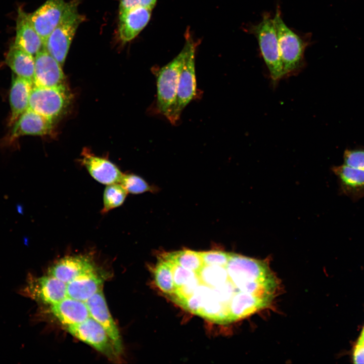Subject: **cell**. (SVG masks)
I'll use <instances>...</instances> for the list:
<instances>
[{
  "label": "cell",
  "mask_w": 364,
  "mask_h": 364,
  "mask_svg": "<svg viewBox=\"0 0 364 364\" xmlns=\"http://www.w3.org/2000/svg\"><path fill=\"white\" fill-rule=\"evenodd\" d=\"M188 36L180 52L170 62L155 72L157 109L159 113L167 119L176 102L180 74L192 39L190 36Z\"/></svg>",
  "instance_id": "cell-1"
},
{
  "label": "cell",
  "mask_w": 364,
  "mask_h": 364,
  "mask_svg": "<svg viewBox=\"0 0 364 364\" xmlns=\"http://www.w3.org/2000/svg\"><path fill=\"white\" fill-rule=\"evenodd\" d=\"M79 0L67 3L62 16L43 47L62 66L79 24L84 20L78 11Z\"/></svg>",
  "instance_id": "cell-2"
},
{
  "label": "cell",
  "mask_w": 364,
  "mask_h": 364,
  "mask_svg": "<svg viewBox=\"0 0 364 364\" xmlns=\"http://www.w3.org/2000/svg\"><path fill=\"white\" fill-rule=\"evenodd\" d=\"M276 29L284 76L298 71L303 65L307 43L285 23L278 8L273 18Z\"/></svg>",
  "instance_id": "cell-3"
},
{
  "label": "cell",
  "mask_w": 364,
  "mask_h": 364,
  "mask_svg": "<svg viewBox=\"0 0 364 364\" xmlns=\"http://www.w3.org/2000/svg\"><path fill=\"white\" fill-rule=\"evenodd\" d=\"M249 29L257 38L271 80L276 84L284 77V73L274 19L268 13H264L261 21Z\"/></svg>",
  "instance_id": "cell-4"
},
{
  "label": "cell",
  "mask_w": 364,
  "mask_h": 364,
  "mask_svg": "<svg viewBox=\"0 0 364 364\" xmlns=\"http://www.w3.org/2000/svg\"><path fill=\"white\" fill-rule=\"evenodd\" d=\"M70 99V94L64 84L53 87L34 85L28 108L54 120L64 113Z\"/></svg>",
  "instance_id": "cell-5"
},
{
  "label": "cell",
  "mask_w": 364,
  "mask_h": 364,
  "mask_svg": "<svg viewBox=\"0 0 364 364\" xmlns=\"http://www.w3.org/2000/svg\"><path fill=\"white\" fill-rule=\"evenodd\" d=\"M195 53L196 44L192 39L188 55L180 74L176 102L168 119L173 124H175L178 120L184 108L194 99L196 94Z\"/></svg>",
  "instance_id": "cell-6"
},
{
  "label": "cell",
  "mask_w": 364,
  "mask_h": 364,
  "mask_svg": "<svg viewBox=\"0 0 364 364\" xmlns=\"http://www.w3.org/2000/svg\"><path fill=\"white\" fill-rule=\"evenodd\" d=\"M72 336L88 344L110 359L118 354L103 327L91 316L78 324L65 326Z\"/></svg>",
  "instance_id": "cell-7"
},
{
  "label": "cell",
  "mask_w": 364,
  "mask_h": 364,
  "mask_svg": "<svg viewBox=\"0 0 364 364\" xmlns=\"http://www.w3.org/2000/svg\"><path fill=\"white\" fill-rule=\"evenodd\" d=\"M66 4L64 0H47L35 11L29 14L31 23L40 36L43 47L59 23Z\"/></svg>",
  "instance_id": "cell-8"
},
{
  "label": "cell",
  "mask_w": 364,
  "mask_h": 364,
  "mask_svg": "<svg viewBox=\"0 0 364 364\" xmlns=\"http://www.w3.org/2000/svg\"><path fill=\"white\" fill-rule=\"evenodd\" d=\"M34 59V85L53 87L64 84L62 66L44 48L37 53Z\"/></svg>",
  "instance_id": "cell-9"
},
{
  "label": "cell",
  "mask_w": 364,
  "mask_h": 364,
  "mask_svg": "<svg viewBox=\"0 0 364 364\" xmlns=\"http://www.w3.org/2000/svg\"><path fill=\"white\" fill-rule=\"evenodd\" d=\"M90 316L105 329L114 348L119 354L122 350V344L118 329L110 312L102 291H99L86 302Z\"/></svg>",
  "instance_id": "cell-10"
},
{
  "label": "cell",
  "mask_w": 364,
  "mask_h": 364,
  "mask_svg": "<svg viewBox=\"0 0 364 364\" xmlns=\"http://www.w3.org/2000/svg\"><path fill=\"white\" fill-rule=\"evenodd\" d=\"M27 289L32 298L50 305L67 297V284L49 275L33 280Z\"/></svg>",
  "instance_id": "cell-11"
},
{
  "label": "cell",
  "mask_w": 364,
  "mask_h": 364,
  "mask_svg": "<svg viewBox=\"0 0 364 364\" xmlns=\"http://www.w3.org/2000/svg\"><path fill=\"white\" fill-rule=\"evenodd\" d=\"M53 123L52 119L28 108L14 123L10 142L23 135L48 134L53 129Z\"/></svg>",
  "instance_id": "cell-12"
},
{
  "label": "cell",
  "mask_w": 364,
  "mask_h": 364,
  "mask_svg": "<svg viewBox=\"0 0 364 364\" xmlns=\"http://www.w3.org/2000/svg\"><path fill=\"white\" fill-rule=\"evenodd\" d=\"M81 155L82 164L97 181L107 185L120 182L123 174L113 163L95 156L86 149L83 151Z\"/></svg>",
  "instance_id": "cell-13"
},
{
  "label": "cell",
  "mask_w": 364,
  "mask_h": 364,
  "mask_svg": "<svg viewBox=\"0 0 364 364\" xmlns=\"http://www.w3.org/2000/svg\"><path fill=\"white\" fill-rule=\"evenodd\" d=\"M95 269L94 263L86 256H66L49 268L48 275L67 284L81 275Z\"/></svg>",
  "instance_id": "cell-14"
},
{
  "label": "cell",
  "mask_w": 364,
  "mask_h": 364,
  "mask_svg": "<svg viewBox=\"0 0 364 364\" xmlns=\"http://www.w3.org/2000/svg\"><path fill=\"white\" fill-rule=\"evenodd\" d=\"M14 43L34 57L43 48L42 40L31 23L29 14L26 13L21 7L17 11Z\"/></svg>",
  "instance_id": "cell-15"
},
{
  "label": "cell",
  "mask_w": 364,
  "mask_h": 364,
  "mask_svg": "<svg viewBox=\"0 0 364 364\" xmlns=\"http://www.w3.org/2000/svg\"><path fill=\"white\" fill-rule=\"evenodd\" d=\"M338 180L339 191L355 202L364 197V170L344 164L333 167Z\"/></svg>",
  "instance_id": "cell-16"
},
{
  "label": "cell",
  "mask_w": 364,
  "mask_h": 364,
  "mask_svg": "<svg viewBox=\"0 0 364 364\" xmlns=\"http://www.w3.org/2000/svg\"><path fill=\"white\" fill-rule=\"evenodd\" d=\"M152 9L139 7L119 15V36L124 43L134 38L149 23Z\"/></svg>",
  "instance_id": "cell-17"
},
{
  "label": "cell",
  "mask_w": 364,
  "mask_h": 364,
  "mask_svg": "<svg viewBox=\"0 0 364 364\" xmlns=\"http://www.w3.org/2000/svg\"><path fill=\"white\" fill-rule=\"evenodd\" d=\"M51 312L65 326L79 324L90 317L85 302L66 297L51 305Z\"/></svg>",
  "instance_id": "cell-18"
},
{
  "label": "cell",
  "mask_w": 364,
  "mask_h": 364,
  "mask_svg": "<svg viewBox=\"0 0 364 364\" xmlns=\"http://www.w3.org/2000/svg\"><path fill=\"white\" fill-rule=\"evenodd\" d=\"M103 279L95 269L76 277L67 284V296L86 302L102 289Z\"/></svg>",
  "instance_id": "cell-19"
},
{
  "label": "cell",
  "mask_w": 364,
  "mask_h": 364,
  "mask_svg": "<svg viewBox=\"0 0 364 364\" xmlns=\"http://www.w3.org/2000/svg\"><path fill=\"white\" fill-rule=\"evenodd\" d=\"M33 84V82L25 78L17 76L13 78L9 94L11 111L9 122L10 126L13 125L20 115L28 108Z\"/></svg>",
  "instance_id": "cell-20"
},
{
  "label": "cell",
  "mask_w": 364,
  "mask_h": 364,
  "mask_svg": "<svg viewBox=\"0 0 364 364\" xmlns=\"http://www.w3.org/2000/svg\"><path fill=\"white\" fill-rule=\"evenodd\" d=\"M5 63L16 76L33 83L35 67L33 56L13 43L7 53Z\"/></svg>",
  "instance_id": "cell-21"
},
{
  "label": "cell",
  "mask_w": 364,
  "mask_h": 364,
  "mask_svg": "<svg viewBox=\"0 0 364 364\" xmlns=\"http://www.w3.org/2000/svg\"><path fill=\"white\" fill-rule=\"evenodd\" d=\"M154 278L156 285L166 295L170 296L174 292L171 265L165 258L160 260L154 270Z\"/></svg>",
  "instance_id": "cell-22"
},
{
  "label": "cell",
  "mask_w": 364,
  "mask_h": 364,
  "mask_svg": "<svg viewBox=\"0 0 364 364\" xmlns=\"http://www.w3.org/2000/svg\"><path fill=\"white\" fill-rule=\"evenodd\" d=\"M164 258L193 271L198 270L203 264L200 252L190 250L170 253Z\"/></svg>",
  "instance_id": "cell-23"
},
{
  "label": "cell",
  "mask_w": 364,
  "mask_h": 364,
  "mask_svg": "<svg viewBox=\"0 0 364 364\" xmlns=\"http://www.w3.org/2000/svg\"><path fill=\"white\" fill-rule=\"evenodd\" d=\"M127 192L120 183L108 185L103 194L102 214L121 206L124 202Z\"/></svg>",
  "instance_id": "cell-24"
},
{
  "label": "cell",
  "mask_w": 364,
  "mask_h": 364,
  "mask_svg": "<svg viewBox=\"0 0 364 364\" xmlns=\"http://www.w3.org/2000/svg\"><path fill=\"white\" fill-rule=\"evenodd\" d=\"M119 183L131 194H138L150 190L149 186L143 179L132 174H123Z\"/></svg>",
  "instance_id": "cell-25"
},
{
  "label": "cell",
  "mask_w": 364,
  "mask_h": 364,
  "mask_svg": "<svg viewBox=\"0 0 364 364\" xmlns=\"http://www.w3.org/2000/svg\"><path fill=\"white\" fill-rule=\"evenodd\" d=\"M167 260L171 265L175 290L186 285L195 277V271L186 269L171 261Z\"/></svg>",
  "instance_id": "cell-26"
},
{
  "label": "cell",
  "mask_w": 364,
  "mask_h": 364,
  "mask_svg": "<svg viewBox=\"0 0 364 364\" xmlns=\"http://www.w3.org/2000/svg\"><path fill=\"white\" fill-rule=\"evenodd\" d=\"M343 159L344 164L364 170V149L345 150Z\"/></svg>",
  "instance_id": "cell-27"
},
{
  "label": "cell",
  "mask_w": 364,
  "mask_h": 364,
  "mask_svg": "<svg viewBox=\"0 0 364 364\" xmlns=\"http://www.w3.org/2000/svg\"><path fill=\"white\" fill-rule=\"evenodd\" d=\"M203 263L208 265H223L229 260L230 253L219 250L200 252Z\"/></svg>",
  "instance_id": "cell-28"
},
{
  "label": "cell",
  "mask_w": 364,
  "mask_h": 364,
  "mask_svg": "<svg viewBox=\"0 0 364 364\" xmlns=\"http://www.w3.org/2000/svg\"><path fill=\"white\" fill-rule=\"evenodd\" d=\"M157 0H120L119 15L139 7H146L153 9Z\"/></svg>",
  "instance_id": "cell-29"
},
{
  "label": "cell",
  "mask_w": 364,
  "mask_h": 364,
  "mask_svg": "<svg viewBox=\"0 0 364 364\" xmlns=\"http://www.w3.org/2000/svg\"><path fill=\"white\" fill-rule=\"evenodd\" d=\"M352 359L355 363H364V335L361 333L354 347Z\"/></svg>",
  "instance_id": "cell-30"
},
{
  "label": "cell",
  "mask_w": 364,
  "mask_h": 364,
  "mask_svg": "<svg viewBox=\"0 0 364 364\" xmlns=\"http://www.w3.org/2000/svg\"><path fill=\"white\" fill-rule=\"evenodd\" d=\"M361 333L364 334V327H363V328Z\"/></svg>",
  "instance_id": "cell-31"
},
{
  "label": "cell",
  "mask_w": 364,
  "mask_h": 364,
  "mask_svg": "<svg viewBox=\"0 0 364 364\" xmlns=\"http://www.w3.org/2000/svg\"><path fill=\"white\" fill-rule=\"evenodd\" d=\"M362 334V333H361ZM364 335V334H363Z\"/></svg>",
  "instance_id": "cell-32"
}]
</instances>
